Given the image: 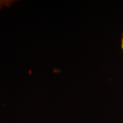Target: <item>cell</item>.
<instances>
[{"label":"cell","instance_id":"6da1fadb","mask_svg":"<svg viewBox=\"0 0 123 123\" xmlns=\"http://www.w3.org/2000/svg\"><path fill=\"white\" fill-rule=\"evenodd\" d=\"M122 49H123V38H122Z\"/></svg>","mask_w":123,"mask_h":123}]
</instances>
